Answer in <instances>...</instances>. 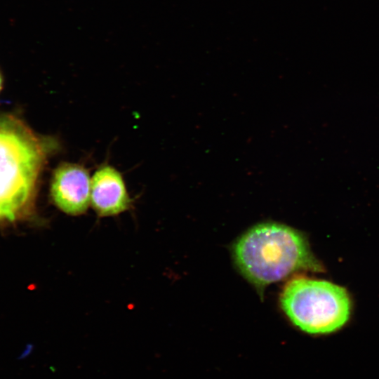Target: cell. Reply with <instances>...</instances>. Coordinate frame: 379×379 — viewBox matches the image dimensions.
<instances>
[{
  "label": "cell",
  "instance_id": "1",
  "mask_svg": "<svg viewBox=\"0 0 379 379\" xmlns=\"http://www.w3.org/2000/svg\"><path fill=\"white\" fill-rule=\"evenodd\" d=\"M233 257L261 297L267 286L293 273L324 271L301 232L273 222L255 225L241 236L234 244Z\"/></svg>",
  "mask_w": 379,
  "mask_h": 379
},
{
  "label": "cell",
  "instance_id": "2",
  "mask_svg": "<svg viewBox=\"0 0 379 379\" xmlns=\"http://www.w3.org/2000/svg\"><path fill=\"white\" fill-rule=\"evenodd\" d=\"M45 146L25 130H0V221L14 220L32 204Z\"/></svg>",
  "mask_w": 379,
  "mask_h": 379
},
{
  "label": "cell",
  "instance_id": "3",
  "mask_svg": "<svg viewBox=\"0 0 379 379\" xmlns=\"http://www.w3.org/2000/svg\"><path fill=\"white\" fill-rule=\"evenodd\" d=\"M279 300L292 323L310 334L335 331L350 316L351 301L347 290L325 280L294 277L286 284Z\"/></svg>",
  "mask_w": 379,
  "mask_h": 379
},
{
  "label": "cell",
  "instance_id": "4",
  "mask_svg": "<svg viewBox=\"0 0 379 379\" xmlns=\"http://www.w3.org/2000/svg\"><path fill=\"white\" fill-rule=\"evenodd\" d=\"M91 177L82 164L64 161L53 173L50 194L53 204L63 213L81 215L91 205Z\"/></svg>",
  "mask_w": 379,
  "mask_h": 379
},
{
  "label": "cell",
  "instance_id": "5",
  "mask_svg": "<svg viewBox=\"0 0 379 379\" xmlns=\"http://www.w3.org/2000/svg\"><path fill=\"white\" fill-rule=\"evenodd\" d=\"M91 205L100 217L117 215L128 210L132 199L121 172L104 164L91 177Z\"/></svg>",
  "mask_w": 379,
  "mask_h": 379
},
{
  "label": "cell",
  "instance_id": "6",
  "mask_svg": "<svg viewBox=\"0 0 379 379\" xmlns=\"http://www.w3.org/2000/svg\"><path fill=\"white\" fill-rule=\"evenodd\" d=\"M1 77L0 75V88H1Z\"/></svg>",
  "mask_w": 379,
  "mask_h": 379
}]
</instances>
